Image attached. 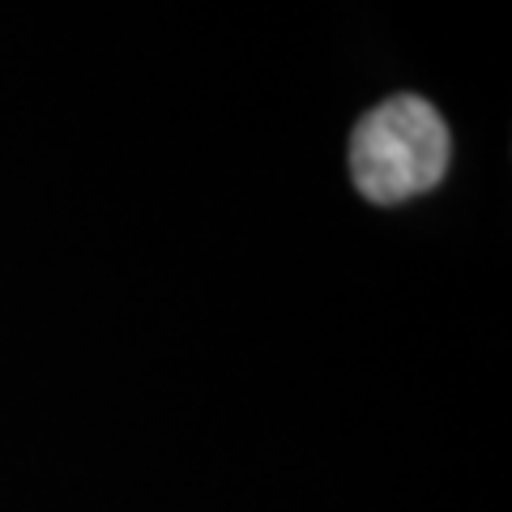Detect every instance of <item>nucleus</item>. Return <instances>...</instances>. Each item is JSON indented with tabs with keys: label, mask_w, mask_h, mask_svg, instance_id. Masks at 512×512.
<instances>
[{
	"label": "nucleus",
	"mask_w": 512,
	"mask_h": 512,
	"mask_svg": "<svg viewBox=\"0 0 512 512\" xmlns=\"http://www.w3.org/2000/svg\"><path fill=\"white\" fill-rule=\"evenodd\" d=\"M453 158L448 124L423 94H393L350 133V180L372 205H402L431 192Z\"/></svg>",
	"instance_id": "nucleus-1"
}]
</instances>
